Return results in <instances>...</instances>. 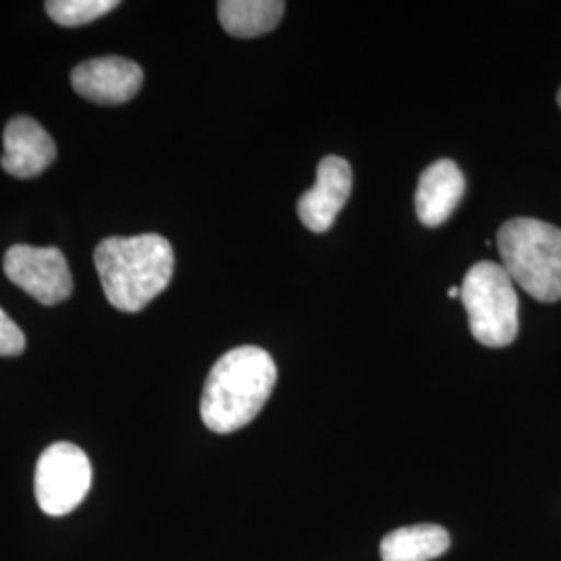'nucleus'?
<instances>
[{
  "label": "nucleus",
  "instance_id": "4",
  "mask_svg": "<svg viewBox=\"0 0 561 561\" xmlns=\"http://www.w3.org/2000/svg\"><path fill=\"white\" fill-rule=\"evenodd\" d=\"M460 300L466 308L474 340L486 347H505L520 331V301L514 280L502 264H474L460 287Z\"/></svg>",
  "mask_w": 561,
  "mask_h": 561
},
{
  "label": "nucleus",
  "instance_id": "15",
  "mask_svg": "<svg viewBox=\"0 0 561 561\" xmlns=\"http://www.w3.org/2000/svg\"><path fill=\"white\" fill-rule=\"evenodd\" d=\"M447 296H449V298H460V289H458V287H451V289L447 291Z\"/></svg>",
  "mask_w": 561,
  "mask_h": 561
},
{
  "label": "nucleus",
  "instance_id": "13",
  "mask_svg": "<svg viewBox=\"0 0 561 561\" xmlns=\"http://www.w3.org/2000/svg\"><path fill=\"white\" fill-rule=\"evenodd\" d=\"M117 7V0H50L46 2V13L62 27H80L111 13Z\"/></svg>",
  "mask_w": 561,
  "mask_h": 561
},
{
  "label": "nucleus",
  "instance_id": "8",
  "mask_svg": "<svg viewBox=\"0 0 561 561\" xmlns=\"http://www.w3.org/2000/svg\"><path fill=\"white\" fill-rule=\"evenodd\" d=\"M352 167L341 157H324L317 169V183L298 201L300 221L314 233L329 231L352 194Z\"/></svg>",
  "mask_w": 561,
  "mask_h": 561
},
{
  "label": "nucleus",
  "instance_id": "3",
  "mask_svg": "<svg viewBox=\"0 0 561 561\" xmlns=\"http://www.w3.org/2000/svg\"><path fill=\"white\" fill-rule=\"evenodd\" d=\"M505 273L535 300H561V229L539 219H512L497 231Z\"/></svg>",
  "mask_w": 561,
  "mask_h": 561
},
{
  "label": "nucleus",
  "instance_id": "14",
  "mask_svg": "<svg viewBox=\"0 0 561 561\" xmlns=\"http://www.w3.org/2000/svg\"><path fill=\"white\" fill-rule=\"evenodd\" d=\"M23 350H25V335L20 324L0 308V356L13 358L23 354Z\"/></svg>",
  "mask_w": 561,
  "mask_h": 561
},
{
  "label": "nucleus",
  "instance_id": "16",
  "mask_svg": "<svg viewBox=\"0 0 561 561\" xmlns=\"http://www.w3.org/2000/svg\"><path fill=\"white\" fill-rule=\"evenodd\" d=\"M558 104H560V108H561V88H560V92H558Z\"/></svg>",
  "mask_w": 561,
  "mask_h": 561
},
{
  "label": "nucleus",
  "instance_id": "2",
  "mask_svg": "<svg viewBox=\"0 0 561 561\" xmlns=\"http://www.w3.org/2000/svg\"><path fill=\"white\" fill-rule=\"evenodd\" d=\"M94 266L108 304L121 312H140L169 287L175 254L157 233L106 238L94 250Z\"/></svg>",
  "mask_w": 561,
  "mask_h": 561
},
{
  "label": "nucleus",
  "instance_id": "12",
  "mask_svg": "<svg viewBox=\"0 0 561 561\" xmlns=\"http://www.w3.org/2000/svg\"><path fill=\"white\" fill-rule=\"evenodd\" d=\"M222 30L233 38H256L273 32L285 13L280 0H221L217 4Z\"/></svg>",
  "mask_w": 561,
  "mask_h": 561
},
{
  "label": "nucleus",
  "instance_id": "9",
  "mask_svg": "<svg viewBox=\"0 0 561 561\" xmlns=\"http://www.w3.org/2000/svg\"><path fill=\"white\" fill-rule=\"evenodd\" d=\"M2 169L20 180H32L42 175L55 159L57 146L50 134L32 117H15L4 127Z\"/></svg>",
  "mask_w": 561,
  "mask_h": 561
},
{
  "label": "nucleus",
  "instance_id": "5",
  "mask_svg": "<svg viewBox=\"0 0 561 561\" xmlns=\"http://www.w3.org/2000/svg\"><path fill=\"white\" fill-rule=\"evenodd\" d=\"M92 486V463L73 443H53L42 451L34 491L42 512L60 518L80 505Z\"/></svg>",
  "mask_w": 561,
  "mask_h": 561
},
{
  "label": "nucleus",
  "instance_id": "7",
  "mask_svg": "<svg viewBox=\"0 0 561 561\" xmlns=\"http://www.w3.org/2000/svg\"><path fill=\"white\" fill-rule=\"evenodd\" d=\"M71 83L81 99L115 106L136 99L144 83V71L134 60L99 57L78 65L71 71Z\"/></svg>",
  "mask_w": 561,
  "mask_h": 561
},
{
  "label": "nucleus",
  "instance_id": "11",
  "mask_svg": "<svg viewBox=\"0 0 561 561\" xmlns=\"http://www.w3.org/2000/svg\"><path fill=\"white\" fill-rule=\"evenodd\" d=\"M449 533L437 524H414L389 533L381 541L382 561H431L449 549Z\"/></svg>",
  "mask_w": 561,
  "mask_h": 561
},
{
  "label": "nucleus",
  "instance_id": "10",
  "mask_svg": "<svg viewBox=\"0 0 561 561\" xmlns=\"http://www.w3.org/2000/svg\"><path fill=\"white\" fill-rule=\"evenodd\" d=\"M466 194L460 167L449 159L424 169L416 190V215L424 227H439L447 221Z\"/></svg>",
  "mask_w": 561,
  "mask_h": 561
},
{
  "label": "nucleus",
  "instance_id": "1",
  "mask_svg": "<svg viewBox=\"0 0 561 561\" xmlns=\"http://www.w3.org/2000/svg\"><path fill=\"white\" fill-rule=\"evenodd\" d=\"M277 382L271 354L256 345L227 352L208 373L202 391V422L219 435L243 428L261 414Z\"/></svg>",
  "mask_w": 561,
  "mask_h": 561
},
{
  "label": "nucleus",
  "instance_id": "6",
  "mask_svg": "<svg viewBox=\"0 0 561 561\" xmlns=\"http://www.w3.org/2000/svg\"><path fill=\"white\" fill-rule=\"evenodd\" d=\"M4 275L44 306H57L73 291V277L59 248L13 245L4 254Z\"/></svg>",
  "mask_w": 561,
  "mask_h": 561
}]
</instances>
